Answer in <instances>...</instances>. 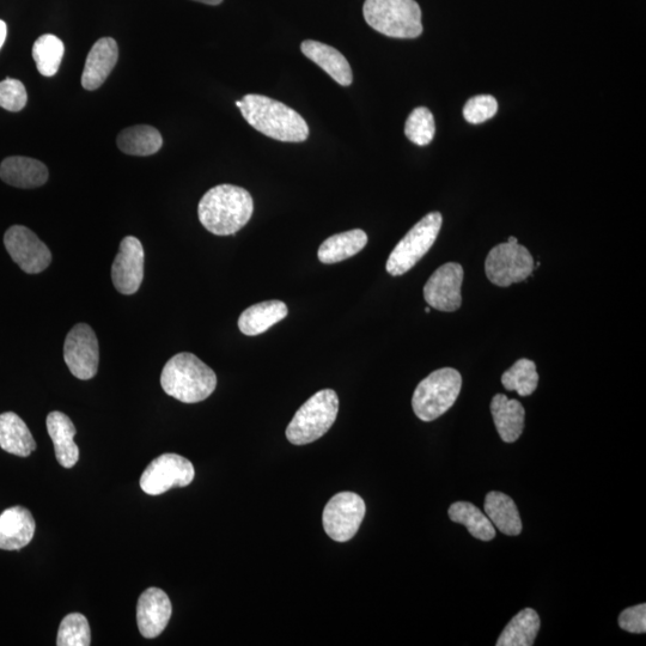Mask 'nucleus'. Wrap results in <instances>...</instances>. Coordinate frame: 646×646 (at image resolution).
Instances as JSON below:
<instances>
[{"mask_svg": "<svg viewBox=\"0 0 646 646\" xmlns=\"http://www.w3.org/2000/svg\"><path fill=\"white\" fill-rule=\"evenodd\" d=\"M4 245L12 260L23 272L38 274L47 270L52 262L50 249L32 230L14 225L4 235Z\"/></svg>", "mask_w": 646, "mask_h": 646, "instance_id": "nucleus-12", "label": "nucleus"}, {"mask_svg": "<svg viewBox=\"0 0 646 646\" xmlns=\"http://www.w3.org/2000/svg\"><path fill=\"white\" fill-rule=\"evenodd\" d=\"M363 14L371 28L389 38L416 39L423 33L416 0H365Z\"/></svg>", "mask_w": 646, "mask_h": 646, "instance_id": "nucleus-4", "label": "nucleus"}, {"mask_svg": "<svg viewBox=\"0 0 646 646\" xmlns=\"http://www.w3.org/2000/svg\"><path fill=\"white\" fill-rule=\"evenodd\" d=\"M368 243V235L361 229L346 231L328 237L319 248L318 257L322 264L332 265L355 257Z\"/></svg>", "mask_w": 646, "mask_h": 646, "instance_id": "nucleus-25", "label": "nucleus"}, {"mask_svg": "<svg viewBox=\"0 0 646 646\" xmlns=\"http://www.w3.org/2000/svg\"><path fill=\"white\" fill-rule=\"evenodd\" d=\"M193 463L178 454H164L146 467L140 487L150 496H160L173 487H186L194 479Z\"/></svg>", "mask_w": 646, "mask_h": 646, "instance_id": "nucleus-10", "label": "nucleus"}, {"mask_svg": "<svg viewBox=\"0 0 646 646\" xmlns=\"http://www.w3.org/2000/svg\"><path fill=\"white\" fill-rule=\"evenodd\" d=\"M498 112V102L491 95H478L469 99L463 108V117L469 124L478 125L492 119Z\"/></svg>", "mask_w": 646, "mask_h": 646, "instance_id": "nucleus-33", "label": "nucleus"}, {"mask_svg": "<svg viewBox=\"0 0 646 646\" xmlns=\"http://www.w3.org/2000/svg\"><path fill=\"white\" fill-rule=\"evenodd\" d=\"M339 412V398L332 389H323L297 411L286 429V437L295 446L318 441L332 428Z\"/></svg>", "mask_w": 646, "mask_h": 646, "instance_id": "nucleus-5", "label": "nucleus"}, {"mask_svg": "<svg viewBox=\"0 0 646 646\" xmlns=\"http://www.w3.org/2000/svg\"><path fill=\"white\" fill-rule=\"evenodd\" d=\"M463 268L456 262H448L432 274L424 286V298L431 308L453 313L461 308Z\"/></svg>", "mask_w": 646, "mask_h": 646, "instance_id": "nucleus-13", "label": "nucleus"}, {"mask_svg": "<svg viewBox=\"0 0 646 646\" xmlns=\"http://www.w3.org/2000/svg\"><path fill=\"white\" fill-rule=\"evenodd\" d=\"M65 46L58 36L46 34L40 36L33 46V58L42 76L57 75L64 58Z\"/></svg>", "mask_w": 646, "mask_h": 646, "instance_id": "nucleus-29", "label": "nucleus"}, {"mask_svg": "<svg viewBox=\"0 0 646 646\" xmlns=\"http://www.w3.org/2000/svg\"><path fill=\"white\" fill-rule=\"evenodd\" d=\"M0 448L20 457H28L36 449L32 432L14 412L0 414Z\"/></svg>", "mask_w": 646, "mask_h": 646, "instance_id": "nucleus-22", "label": "nucleus"}, {"mask_svg": "<svg viewBox=\"0 0 646 646\" xmlns=\"http://www.w3.org/2000/svg\"><path fill=\"white\" fill-rule=\"evenodd\" d=\"M46 424L58 462L64 468H72L79 459V449L75 443V425L66 414L58 411L48 414Z\"/></svg>", "mask_w": 646, "mask_h": 646, "instance_id": "nucleus-20", "label": "nucleus"}, {"mask_svg": "<svg viewBox=\"0 0 646 646\" xmlns=\"http://www.w3.org/2000/svg\"><path fill=\"white\" fill-rule=\"evenodd\" d=\"M91 631L87 618L83 614L66 615L60 624L57 638L58 646H89Z\"/></svg>", "mask_w": 646, "mask_h": 646, "instance_id": "nucleus-32", "label": "nucleus"}, {"mask_svg": "<svg viewBox=\"0 0 646 646\" xmlns=\"http://www.w3.org/2000/svg\"><path fill=\"white\" fill-rule=\"evenodd\" d=\"M172 602L163 590L149 588L140 595L137 606V624L144 638L152 639L166 630L172 618Z\"/></svg>", "mask_w": 646, "mask_h": 646, "instance_id": "nucleus-15", "label": "nucleus"}, {"mask_svg": "<svg viewBox=\"0 0 646 646\" xmlns=\"http://www.w3.org/2000/svg\"><path fill=\"white\" fill-rule=\"evenodd\" d=\"M532 254L520 243L505 242L491 249L485 261L486 277L492 284L509 288L532 276Z\"/></svg>", "mask_w": 646, "mask_h": 646, "instance_id": "nucleus-8", "label": "nucleus"}, {"mask_svg": "<svg viewBox=\"0 0 646 646\" xmlns=\"http://www.w3.org/2000/svg\"><path fill=\"white\" fill-rule=\"evenodd\" d=\"M491 413L498 434L505 443H514L521 437L526 411L520 401L497 394L491 402Z\"/></svg>", "mask_w": 646, "mask_h": 646, "instance_id": "nucleus-21", "label": "nucleus"}, {"mask_svg": "<svg viewBox=\"0 0 646 646\" xmlns=\"http://www.w3.org/2000/svg\"><path fill=\"white\" fill-rule=\"evenodd\" d=\"M539 630V614L532 608L523 609L505 627L497 646H532Z\"/></svg>", "mask_w": 646, "mask_h": 646, "instance_id": "nucleus-27", "label": "nucleus"}, {"mask_svg": "<svg viewBox=\"0 0 646 646\" xmlns=\"http://www.w3.org/2000/svg\"><path fill=\"white\" fill-rule=\"evenodd\" d=\"M443 223L440 212H431L408 231L404 239L390 253L387 272L398 277L412 270L422 260L437 240Z\"/></svg>", "mask_w": 646, "mask_h": 646, "instance_id": "nucleus-7", "label": "nucleus"}, {"mask_svg": "<svg viewBox=\"0 0 646 646\" xmlns=\"http://www.w3.org/2000/svg\"><path fill=\"white\" fill-rule=\"evenodd\" d=\"M508 242H513V243H517L518 241H517V239H516V237H514V236H511V237H509V240H508Z\"/></svg>", "mask_w": 646, "mask_h": 646, "instance_id": "nucleus-38", "label": "nucleus"}, {"mask_svg": "<svg viewBox=\"0 0 646 646\" xmlns=\"http://www.w3.org/2000/svg\"><path fill=\"white\" fill-rule=\"evenodd\" d=\"M301 50L304 56L312 60L316 65L328 73L335 82L343 87H349L352 84V70L347 59L334 47L321 42L307 40L303 41Z\"/></svg>", "mask_w": 646, "mask_h": 646, "instance_id": "nucleus-19", "label": "nucleus"}, {"mask_svg": "<svg viewBox=\"0 0 646 646\" xmlns=\"http://www.w3.org/2000/svg\"><path fill=\"white\" fill-rule=\"evenodd\" d=\"M435 133L436 124L434 114L425 107L414 109L406 121V137L416 145L426 146L432 142Z\"/></svg>", "mask_w": 646, "mask_h": 646, "instance_id": "nucleus-31", "label": "nucleus"}, {"mask_svg": "<svg viewBox=\"0 0 646 646\" xmlns=\"http://www.w3.org/2000/svg\"><path fill=\"white\" fill-rule=\"evenodd\" d=\"M35 520L23 507L6 509L0 515V550L20 551L30 544L35 534Z\"/></svg>", "mask_w": 646, "mask_h": 646, "instance_id": "nucleus-17", "label": "nucleus"}, {"mask_svg": "<svg viewBox=\"0 0 646 646\" xmlns=\"http://www.w3.org/2000/svg\"><path fill=\"white\" fill-rule=\"evenodd\" d=\"M0 179L17 188H36L46 184L48 169L34 158L12 156L0 164Z\"/></svg>", "mask_w": 646, "mask_h": 646, "instance_id": "nucleus-18", "label": "nucleus"}, {"mask_svg": "<svg viewBox=\"0 0 646 646\" xmlns=\"http://www.w3.org/2000/svg\"><path fill=\"white\" fill-rule=\"evenodd\" d=\"M119 59L117 41L112 38H103L91 48L87 62H85L82 85L85 90H96L101 87Z\"/></svg>", "mask_w": 646, "mask_h": 646, "instance_id": "nucleus-16", "label": "nucleus"}, {"mask_svg": "<svg viewBox=\"0 0 646 646\" xmlns=\"http://www.w3.org/2000/svg\"><path fill=\"white\" fill-rule=\"evenodd\" d=\"M243 118L265 136L286 143L306 142L309 127L294 109L270 97L248 94L236 101Z\"/></svg>", "mask_w": 646, "mask_h": 646, "instance_id": "nucleus-1", "label": "nucleus"}, {"mask_svg": "<svg viewBox=\"0 0 646 646\" xmlns=\"http://www.w3.org/2000/svg\"><path fill=\"white\" fill-rule=\"evenodd\" d=\"M6 35H8V27H6V23L4 21L0 20V50H2V47L4 46Z\"/></svg>", "mask_w": 646, "mask_h": 646, "instance_id": "nucleus-36", "label": "nucleus"}, {"mask_svg": "<svg viewBox=\"0 0 646 646\" xmlns=\"http://www.w3.org/2000/svg\"><path fill=\"white\" fill-rule=\"evenodd\" d=\"M254 201L245 188L219 185L201 198L198 206L199 221L217 236L234 235L251 221Z\"/></svg>", "mask_w": 646, "mask_h": 646, "instance_id": "nucleus-2", "label": "nucleus"}, {"mask_svg": "<svg viewBox=\"0 0 646 646\" xmlns=\"http://www.w3.org/2000/svg\"><path fill=\"white\" fill-rule=\"evenodd\" d=\"M117 144L119 149L127 155L150 156L160 151L163 139L155 127L138 125L121 132Z\"/></svg>", "mask_w": 646, "mask_h": 646, "instance_id": "nucleus-26", "label": "nucleus"}, {"mask_svg": "<svg viewBox=\"0 0 646 646\" xmlns=\"http://www.w3.org/2000/svg\"><path fill=\"white\" fill-rule=\"evenodd\" d=\"M64 359L71 374L79 380L93 379L99 370V340L87 323H78L65 339Z\"/></svg>", "mask_w": 646, "mask_h": 646, "instance_id": "nucleus-11", "label": "nucleus"}, {"mask_svg": "<svg viewBox=\"0 0 646 646\" xmlns=\"http://www.w3.org/2000/svg\"><path fill=\"white\" fill-rule=\"evenodd\" d=\"M144 248L137 237L127 236L120 243L119 253L112 266V280L120 294L133 295L144 279Z\"/></svg>", "mask_w": 646, "mask_h": 646, "instance_id": "nucleus-14", "label": "nucleus"}, {"mask_svg": "<svg viewBox=\"0 0 646 646\" xmlns=\"http://www.w3.org/2000/svg\"><path fill=\"white\" fill-rule=\"evenodd\" d=\"M161 386L172 398L185 404H197L215 392L217 376L193 353L184 352L164 365Z\"/></svg>", "mask_w": 646, "mask_h": 646, "instance_id": "nucleus-3", "label": "nucleus"}, {"mask_svg": "<svg viewBox=\"0 0 646 646\" xmlns=\"http://www.w3.org/2000/svg\"><path fill=\"white\" fill-rule=\"evenodd\" d=\"M462 376L453 368L434 371L414 390L412 407L423 422H434L452 408L459 398Z\"/></svg>", "mask_w": 646, "mask_h": 646, "instance_id": "nucleus-6", "label": "nucleus"}, {"mask_svg": "<svg viewBox=\"0 0 646 646\" xmlns=\"http://www.w3.org/2000/svg\"><path fill=\"white\" fill-rule=\"evenodd\" d=\"M195 2L207 4V5H219L223 0H195Z\"/></svg>", "mask_w": 646, "mask_h": 646, "instance_id": "nucleus-37", "label": "nucleus"}, {"mask_svg": "<svg viewBox=\"0 0 646 646\" xmlns=\"http://www.w3.org/2000/svg\"><path fill=\"white\" fill-rule=\"evenodd\" d=\"M450 520L465 526L475 539L491 541L495 539L496 528L483 511L469 502H457L449 508Z\"/></svg>", "mask_w": 646, "mask_h": 646, "instance_id": "nucleus-28", "label": "nucleus"}, {"mask_svg": "<svg viewBox=\"0 0 646 646\" xmlns=\"http://www.w3.org/2000/svg\"><path fill=\"white\" fill-rule=\"evenodd\" d=\"M26 87L14 78H5L0 82V108L9 112H20L27 106Z\"/></svg>", "mask_w": 646, "mask_h": 646, "instance_id": "nucleus-34", "label": "nucleus"}, {"mask_svg": "<svg viewBox=\"0 0 646 646\" xmlns=\"http://www.w3.org/2000/svg\"><path fill=\"white\" fill-rule=\"evenodd\" d=\"M502 383L510 392H517L520 396L532 395L539 385L535 363L526 358L518 359L513 367L505 371Z\"/></svg>", "mask_w": 646, "mask_h": 646, "instance_id": "nucleus-30", "label": "nucleus"}, {"mask_svg": "<svg viewBox=\"0 0 646 646\" xmlns=\"http://www.w3.org/2000/svg\"><path fill=\"white\" fill-rule=\"evenodd\" d=\"M289 310L282 301H266L249 307L243 312L239 319L240 331L254 337L265 333L272 326L276 325L288 316Z\"/></svg>", "mask_w": 646, "mask_h": 646, "instance_id": "nucleus-23", "label": "nucleus"}, {"mask_svg": "<svg viewBox=\"0 0 646 646\" xmlns=\"http://www.w3.org/2000/svg\"><path fill=\"white\" fill-rule=\"evenodd\" d=\"M485 514L499 532L516 536L522 532L520 513L513 499L505 493L492 491L487 493L484 505Z\"/></svg>", "mask_w": 646, "mask_h": 646, "instance_id": "nucleus-24", "label": "nucleus"}, {"mask_svg": "<svg viewBox=\"0 0 646 646\" xmlns=\"http://www.w3.org/2000/svg\"><path fill=\"white\" fill-rule=\"evenodd\" d=\"M620 629L630 633H645L646 631V605H638L625 609L619 617Z\"/></svg>", "mask_w": 646, "mask_h": 646, "instance_id": "nucleus-35", "label": "nucleus"}, {"mask_svg": "<svg viewBox=\"0 0 646 646\" xmlns=\"http://www.w3.org/2000/svg\"><path fill=\"white\" fill-rule=\"evenodd\" d=\"M365 503L355 492H340L331 498L322 514L325 532L334 541L346 542L355 536L364 520Z\"/></svg>", "mask_w": 646, "mask_h": 646, "instance_id": "nucleus-9", "label": "nucleus"}, {"mask_svg": "<svg viewBox=\"0 0 646 646\" xmlns=\"http://www.w3.org/2000/svg\"><path fill=\"white\" fill-rule=\"evenodd\" d=\"M425 313H430V307L425 308Z\"/></svg>", "mask_w": 646, "mask_h": 646, "instance_id": "nucleus-39", "label": "nucleus"}]
</instances>
